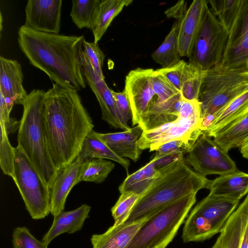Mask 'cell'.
Wrapping results in <instances>:
<instances>
[{
	"label": "cell",
	"mask_w": 248,
	"mask_h": 248,
	"mask_svg": "<svg viewBox=\"0 0 248 248\" xmlns=\"http://www.w3.org/2000/svg\"><path fill=\"white\" fill-rule=\"evenodd\" d=\"M44 115L48 149L58 170L75 160L94 124L78 91L55 83L45 92Z\"/></svg>",
	"instance_id": "6da1fadb"
},
{
	"label": "cell",
	"mask_w": 248,
	"mask_h": 248,
	"mask_svg": "<svg viewBox=\"0 0 248 248\" xmlns=\"http://www.w3.org/2000/svg\"><path fill=\"white\" fill-rule=\"evenodd\" d=\"M84 36L37 31L25 25L18 31L20 49L35 67L55 83L78 91L86 88L80 62Z\"/></svg>",
	"instance_id": "7a4b0ae2"
},
{
	"label": "cell",
	"mask_w": 248,
	"mask_h": 248,
	"mask_svg": "<svg viewBox=\"0 0 248 248\" xmlns=\"http://www.w3.org/2000/svg\"><path fill=\"white\" fill-rule=\"evenodd\" d=\"M210 180L184 161L161 173L134 205L127 220L131 223L149 217L162 208L191 194L208 188Z\"/></svg>",
	"instance_id": "3957f363"
},
{
	"label": "cell",
	"mask_w": 248,
	"mask_h": 248,
	"mask_svg": "<svg viewBox=\"0 0 248 248\" xmlns=\"http://www.w3.org/2000/svg\"><path fill=\"white\" fill-rule=\"evenodd\" d=\"M45 92L34 89L28 94L22 105L23 111L19 122L17 146L24 152L49 186L57 173L48 149L44 124Z\"/></svg>",
	"instance_id": "277c9868"
},
{
	"label": "cell",
	"mask_w": 248,
	"mask_h": 248,
	"mask_svg": "<svg viewBox=\"0 0 248 248\" xmlns=\"http://www.w3.org/2000/svg\"><path fill=\"white\" fill-rule=\"evenodd\" d=\"M196 201V194H191L153 214L126 248H166L185 222Z\"/></svg>",
	"instance_id": "5b68a950"
},
{
	"label": "cell",
	"mask_w": 248,
	"mask_h": 248,
	"mask_svg": "<svg viewBox=\"0 0 248 248\" xmlns=\"http://www.w3.org/2000/svg\"><path fill=\"white\" fill-rule=\"evenodd\" d=\"M241 73L221 65L205 71L198 98L203 132L217 113L248 89Z\"/></svg>",
	"instance_id": "8992f818"
},
{
	"label": "cell",
	"mask_w": 248,
	"mask_h": 248,
	"mask_svg": "<svg viewBox=\"0 0 248 248\" xmlns=\"http://www.w3.org/2000/svg\"><path fill=\"white\" fill-rule=\"evenodd\" d=\"M239 202L208 194L186 218L182 235L184 243L203 241L220 233Z\"/></svg>",
	"instance_id": "52a82bcc"
},
{
	"label": "cell",
	"mask_w": 248,
	"mask_h": 248,
	"mask_svg": "<svg viewBox=\"0 0 248 248\" xmlns=\"http://www.w3.org/2000/svg\"><path fill=\"white\" fill-rule=\"evenodd\" d=\"M13 179L31 217L44 218L50 213V191L23 150L15 148Z\"/></svg>",
	"instance_id": "ba28073f"
},
{
	"label": "cell",
	"mask_w": 248,
	"mask_h": 248,
	"mask_svg": "<svg viewBox=\"0 0 248 248\" xmlns=\"http://www.w3.org/2000/svg\"><path fill=\"white\" fill-rule=\"evenodd\" d=\"M228 34L210 8H207L189 62L203 71L221 65Z\"/></svg>",
	"instance_id": "9c48e42d"
},
{
	"label": "cell",
	"mask_w": 248,
	"mask_h": 248,
	"mask_svg": "<svg viewBox=\"0 0 248 248\" xmlns=\"http://www.w3.org/2000/svg\"><path fill=\"white\" fill-rule=\"evenodd\" d=\"M228 153L203 132L186 154L185 161L204 176L222 175L238 170Z\"/></svg>",
	"instance_id": "30bf717a"
},
{
	"label": "cell",
	"mask_w": 248,
	"mask_h": 248,
	"mask_svg": "<svg viewBox=\"0 0 248 248\" xmlns=\"http://www.w3.org/2000/svg\"><path fill=\"white\" fill-rule=\"evenodd\" d=\"M202 120V118H190L179 115L174 121L143 131L138 141L139 147L141 150L149 149L152 152L165 143L174 140H184L195 143L203 133Z\"/></svg>",
	"instance_id": "8fae6325"
},
{
	"label": "cell",
	"mask_w": 248,
	"mask_h": 248,
	"mask_svg": "<svg viewBox=\"0 0 248 248\" xmlns=\"http://www.w3.org/2000/svg\"><path fill=\"white\" fill-rule=\"evenodd\" d=\"M228 34L221 66L240 73L248 71V0H241Z\"/></svg>",
	"instance_id": "7c38bea8"
},
{
	"label": "cell",
	"mask_w": 248,
	"mask_h": 248,
	"mask_svg": "<svg viewBox=\"0 0 248 248\" xmlns=\"http://www.w3.org/2000/svg\"><path fill=\"white\" fill-rule=\"evenodd\" d=\"M152 68H138L130 71L125 80V90L132 113V125L139 124L145 116L155 96Z\"/></svg>",
	"instance_id": "4fadbf2b"
},
{
	"label": "cell",
	"mask_w": 248,
	"mask_h": 248,
	"mask_svg": "<svg viewBox=\"0 0 248 248\" xmlns=\"http://www.w3.org/2000/svg\"><path fill=\"white\" fill-rule=\"evenodd\" d=\"M62 0H29L25 6V25L37 31L59 33Z\"/></svg>",
	"instance_id": "5bb4252c"
},
{
	"label": "cell",
	"mask_w": 248,
	"mask_h": 248,
	"mask_svg": "<svg viewBox=\"0 0 248 248\" xmlns=\"http://www.w3.org/2000/svg\"><path fill=\"white\" fill-rule=\"evenodd\" d=\"M80 62L86 82L99 103L102 112V119L114 128L124 130L129 129L130 127H126L118 116L111 89L106 84L105 78L99 77L94 71L89 62L84 58L82 52L80 55Z\"/></svg>",
	"instance_id": "9a60e30c"
},
{
	"label": "cell",
	"mask_w": 248,
	"mask_h": 248,
	"mask_svg": "<svg viewBox=\"0 0 248 248\" xmlns=\"http://www.w3.org/2000/svg\"><path fill=\"white\" fill-rule=\"evenodd\" d=\"M208 7L207 0H194L178 20V48L181 57H190Z\"/></svg>",
	"instance_id": "2e32d148"
},
{
	"label": "cell",
	"mask_w": 248,
	"mask_h": 248,
	"mask_svg": "<svg viewBox=\"0 0 248 248\" xmlns=\"http://www.w3.org/2000/svg\"><path fill=\"white\" fill-rule=\"evenodd\" d=\"M21 65L16 60L0 57V93L10 113L15 104L22 105L28 93L23 85Z\"/></svg>",
	"instance_id": "e0dca14e"
},
{
	"label": "cell",
	"mask_w": 248,
	"mask_h": 248,
	"mask_svg": "<svg viewBox=\"0 0 248 248\" xmlns=\"http://www.w3.org/2000/svg\"><path fill=\"white\" fill-rule=\"evenodd\" d=\"M82 162L75 160L59 170L49 187L50 213L55 217L63 211L67 197L72 188L79 183Z\"/></svg>",
	"instance_id": "ac0fdd59"
},
{
	"label": "cell",
	"mask_w": 248,
	"mask_h": 248,
	"mask_svg": "<svg viewBox=\"0 0 248 248\" xmlns=\"http://www.w3.org/2000/svg\"><path fill=\"white\" fill-rule=\"evenodd\" d=\"M143 131L138 124L122 132L100 133L94 131V134L118 155L136 162L142 152L138 141Z\"/></svg>",
	"instance_id": "d6986e66"
},
{
	"label": "cell",
	"mask_w": 248,
	"mask_h": 248,
	"mask_svg": "<svg viewBox=\"0 0 248 248\" xmlns=\"http://www.w3.org/2000/svg\"><path fill=\"white\" fill-rule=\"evenodd\" d=\"M248 222V193L230 217L212 248H239Z\"/></svg>",
	"instance_id": "ffe728a7"
},
{
	"label": "cell",
	"mask_w": 248,
	"mask_h": 248,
	"mask_svg": "<svg viewBox=\"0 0 248 248\" xmlns=\"http://www.w3.org/2000/svg\"><path fill=\"white\" fill-rule=\"evenodd\" d=\"M91 207L83 204L69 211H62L54 217L51 226L44 234L42 241L47 246L51 241L63 233H75L81 230L85 220L89 217Z\"/></svg>",
	"instance_id": "44dd1931"
},
{
	"label": "cell",
	"mask_w": 248,
	"mask_h": 248,
	"mask_svg": "<svg viewBox=\"0 0 248 248\" xmlns=\"http://www.w3.org/2000/svg\"><path fill=\"white\" fill-rule=\"evenodd\" d=\"M209 194L239 201L248 193V173L237 170L210 180Z\"/></svg>",
	"instance_id": "7402d4cb"
},
{
	"label": "cell",
	"mask_w": 248,
	"mask_h": 248,
	"mask_svg": "<svg viewBox=\"0 0 248 248\" xmlns=\"http://www.w3.org/2000/svg\"><path fill=\"white\" fill-rule=\"evenodd\" d=\"M147 219L112 225L102 234H93L91 238L93 248H126Z\"/></svg>",
	"instance_id": "603a6c76"
},
{
	"label": "cell",
	"mask_w": 248,
	"mask_h": 248,
	"mask_svg": "<svg viewBox=\"0 0 248 248\" xmlns=\"http://www.w3.org/2000/svg\"><path fill=\"white\" fill-rule=\"evenodd\" d=\"M183 97L181 93L161 103L151 102L140 125L143 131L157 128L175 121L179 116Z\"/></svg>",
	"instance_id": "cb8c5ba5"
},
{
	"label": "cell",
	"mask_w": 248,
	"mask_h": 248,
	"mask_svg": "<svg viewBox=\"0 0 248 248\" xmlns=\"http://www.w3.org/2000/svg\"><path fill=\"white\" fill-rule=\"evenodd\" d=\"M248 114V89L233 99L213 118L204 133L210 137Z\"/></svg>",
	"instance_id": "d4e9b609"
},
{
	"label": "cell",
	"mask_w": 248,
	"mask_h": 248,
	"mask_svg": "<svg viewBox=\"0 0 248 248\" xmlns=\"http://www.w3.org/2000/svg\"><path fill=\"white\" fill-rule=\"evenodd\" d=\"M133 2L132 0H101L91 28L94 41L98 43L107 31L114 18Z\"/></svg>",
	"instance_id": "484cf974"
},
{
	"label": "cell",
	"mask_w": 248,
	"mask_h": 248,
	"mask_svg": "<svg viewBox=\"0 0 248 248\" xmlns=\"http://www.w3.org/2000/svg\"><path fill=\"white\" fill-rule=\"evenodd\" d=\"M93 158L107 159L114 161L126 170L128 175L130 163L124 158L121 157L113 152L103 141L94 134L93 130L84 139L81 149L76 159L83 162Z\"/></svg>",
	"instance_id": "4316f807"
},
{
	"label": "cell",
	"mask_w": 248,
	"mask_h": 248,
	"mask_svg": "<svg viewBox=\"0 0 248 248\" xmlns=\"http://www.w3.org/2000/svg\"><path fill=\"white\" fill-rule=\"evenodd\" d=\"M160 174L155 169L151 159L136 171L127 175L119 186V190L121 194L131 192L141 196Z\"/></svg>",
	"instance_id": "83f0119b"
},
{
	"label": "cell",
	"mask_w": 248,
	"mask_h": 248,
	"mask_svg": "<svg viewBox=\"0 0 248 248\" xmlns=\"http://www.w3.org/2000/svg\"><path fill=\"white\" fill-rule=\"evenodd\" d=\"M179 26V21L176 20L162 44L152 54L153 60L162 68L170 66L181 61L178 41Z\"/></svg>",
	"instance_id": "f1b7e54d"
},
{
	"label": "cell",
	"mask_w": 248,
	"mask_h": 248,
	"mask_svg": "<svg viewBox=\"0 0 248 248\" xmlns=\"http://www.w3.org/2000/svg\"><path fill=\"white\" fill-rule=\"evenodd\" d=\"M248 137V114L213 137L215 141L227 152L232 148H240Z\"/></svg>",
	"instance_id": "f546056e"
},
{
	"label": "cell",
	"mask_w": 248,
	"mask_h": 248,
	"mask_svg": "<svg viewBox=\"0 0 248 248\" xmlns=\"http://www.w3.org/2000/svg\"><path fill=\"white\" fill-rule=\"evenodd\" d=\"M114 167L115 164L112 162L105 159L87 160L82 162L78 182L100 184L105 180Z\"/></svg>",
	"instance_id": "4dcf8cb0"
},
{
	"label": "cell",
	"mask_w": 248,
	"mask_h": 248,
	"mask_svg": "<svg viewBox=\"0 0 248 248\" xmlns=\"http://www.w3.org/2000/svg\"><path fill=\"white\" fill-rule=\"evenodd\" d=\"M101 0H74L70 16L79 29H91L97 7Z\"/></svg>",
	"instance_id": "1f68e13d"
},
{
	"label": "cell",
	"mask_w": 248,
	"mask_h": 248,
	"mask_svg": "<svg viewBox=\"0 0 248 248\" xmlns=\"http://www.w3.org/2000/svg\"><path fill=\"white\" fill-rule=\"evenodd\" d=\"M205 71L192 63H187L181 93L188 100H198Z\"/></svg>",
	"instance_id": "d6a6232c"
},
{
	"label": "cell",
	"mask_w": 248,
	"mask_h": 248,
	"mask_svg": "<svg viewBox=\"0 0 248 248\" xmlns=\"http://www.w3.org/2000/svg\"><path fill=\"white\" fill-rule=\"evenodd\" d=\"M210 9L228 32L239 10L241 0H210Z\"/></svg>",
	"instance_id": "836d02e7"
},
{
	"label": "cell",
	"mask_w": 248,
	"mask_h": 248,
	"mask_svg": "<svg viewBox=\"0 0 248 248\" xmlns=\"http://www.w3.org/2000/svg\"><path fill=\"white\" fill-rule=\"evenodd\" d=\"M0 124V164L1 169L6 175L15 178V148L10 144L8 135L4 126Z\"/></svg>",
	"instance_id": "e575fe53"
},
{
	"label": "cell",
	"mask_w": 248,
	"mask_h": 248,
	"mask_svg": "<svg viewBox=\"0 0 248 248\" xmlns=\"http://www.w3.org/2000/svg\"><path fill=\"white\" fill-rule=\"evenodd\" d=\"M140 196L131 192L121 194L115 205L111 208V215L113 218L114 226L123 224L128 218Z\"/></svg>",
	"instance_id": "d590c367"
},
{
	"label": "cell",
	"mask_w": 248,
	"mask_h": 248,
	"mask_svg": "<svg viewBox=\"0 0 248 248\" xmlns=\"http://www.w3.org/2000/svg\"><path fill=\"white\" fill-rule=\"evenodd\" d=\"M154 91L156 97L152 100L155 103L166 101L179 94L181 92L162 74L155 70L154 74Z\"/></svg>",
	"instance_id": "8d00e7d4"
},
{
	"label": "cell",
	"mask_w": 248,
	"mask_h": 248,
	"mask_svg": "<svg viewBox=\"0 0 248 248\" xmlns=\"http://www.w3.org/2000/svg\"><path fill=\"white\" fill-rule=\"evenodd\" d=\"M82 53L94 71L99 77L105 78L102 67L105 56L99 47L98 43L89 42L84 39L83 42Z\"/></svg>",
	"instance_id": "74e56055"
},
{
	"label": "cell",
	"mask_w": 248,
	"mask_h": 248,
	"mask_svg": "<svg viewBox=\"0 0 248 248\" xmlns=\"http://www.w3.org/2000/svg\"><path fill=\"white\" fill-rule=\"evenodd\" d=\"M12 240L13 248H47L48 246L37 239L26 227L15 228Z\"/></svg>",
	"instance_id": "f35d334b"
},
{
	"label": "cell",
	"mask_w": 248,
	"mask_h": 248,
	"mask_svg": "<svg viewBox=\"0 0 248 248\" xmlns=\"http://www.w3.org/2000/svg\"><path fill=\"white\" fill-rule=\"evenodd\" d=\"M187 62L181 60L177 63L169 67L156 70L162 74L176 88L181 91Z\"/></svg>",
	"instance_id": "ab89813d"
},
{
	"label": "cell",
	"mask_w": 248,
	"mask_h": 248,
	"mask_svg": "<svg viewBox=\"0 0 248 248\" xmlns=\"http://www.w3.org/2000/svg\"><path fill=\"white\" fill-rule=\"evenodd\" d=\"M194 143L184 140H178L165 143L156 150L153 158L157 159L161 157L177 153L186 154L192 147Z\"/></svg>",
	"instance_id": "60d3db41"
},
{
	"label": "cell",
	"mask_w": 248,
	"mask_h": 248,
	"mask_svg": "<svg viewBox=\"0 0 248 248\" xmlns=\"http://www.w3.org/2000/svg\"><path fill=\"white\" fill-rule=\"evenodd\" d=\"M115 107L118 116L123 124L127 128L128 122L132 118L130 103L124 90L122 92H116L111 90Z\"/></svg>",
	"instance_id": "b9f144b4"
},
{
	"label": "cell",
	"mask_w": 248,
	"mask_h": 248,
	"mask_svg": "<svg viewBox=\"0 0 248 248\" xmlns=\"http://www.w3.org/2000/svg\"><path fill=\"white\" fill-rule=\"evenodd\" d=\"M185 155L177 153L170 154L157 159L152 158L155 169L161 173L174 168L180 163L185 161Z\"/></svg>",
	"instance_id": "7bdbcfd3"
},
{
	"label": "cell",
	"mask_w": 248,
	"mask_h": 248,
	"mask_svg": "<svg viewBox=\"0 0 248 248\" xmlns=\"http://www.w3.org/2000/svg\"><path fill=\"white\" fill-rule=\"evenodd\" d=\"M186 3L185 1H178L173 6L168 9L165 12V14L168 17H173L179 20L186 13Z\"/></svg>",
	"instance_id": "ee69618b"
},
{
	"label": "cell",
	"mask_w": 248,
	"mask_h": 248,
	"mask_svg": "<svg viewBox=\"0 0 248 248\" xmlns=\"http://www.w3.org/2000/svg\"><path fill=\"white\" fill-rule=\"evenodd\" d=\"M239 248H248V222L245 228Z\"/></svg>",
	"instance_id": "f6af8a7d"
},
{
	"label": "cell",
	"mask_w": 248,
	"mask_h": 248,
	"mask_svg": "<svg viewBox=\"0 0 248 248\" xmlns=\"http://www.w3.org/2000/svg\"><path fill=\"white\" fill-rule=\"evenodd\" d=\"M240 149L243 157L248 159V137L245 140Z\"/></svg>",
	"instance_id": "bcb514c9"
},
{
	"label": "cell",
	"mask_w": 248,
	"mask_h": 248,
	"mask_svg": "<svg viewBox=\"0 0 248 248\" xmlns=\"http://www.w3.org/2000/svg\"><path fill=\"white\" fill-rule=\"evenodd\" d=\"M244 77L246 82L248 84V71L241 73Z\"/></svg>",
	"instance_id": "7dc6e473"
},
{
	"label": "cell",
	"mask_w": 248,
	"mask_h": 248,
	"mask_svg": "<svg viewBox=\"0 0 248 248\" xmlns=\"http://www.w3.org/2000/svg\"><path fill=\"white\" fill-rule=\"evenodd\" d=\"M2 15L0 14V31H1L2 30Z\"/></svg>",
	"instance_id": "c3c4849f"
}]
</instances>
